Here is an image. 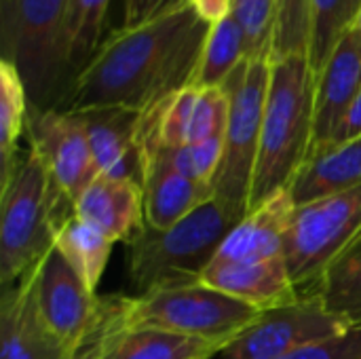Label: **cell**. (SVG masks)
Returning <instances> with one entry per match:
<instances>
[{"instance_id": "21", "label": "cell", "mask_w": 361, "mask_h": 359, "mask_svg": "<svg viewBox=\"0 0 361 359\" xmlns=\"http://www.w3.org/2000/svg\"><path fill=\"white\" fill-rule=\"evenodd\" d=\"M226 343L180 336L152 328H123L118 296L116 322L95 359H212L220 355Z\"/></svg>"}, {"instance_id": "29", "label": "cell", "mask_w": 361, "mask_h": 359, "mask_svg": "<svg viewBox=\"0 0 361 359\" xmlns=\"http://www.w3.org/2000/svg\"><path fill=\"white\" fill-rule=\"evenodd\" d=\"M231 15L243 28L247 40V59L271 57L277 21V0H233Z\"/></svg>"}, {"instance_id": "32", "label": "cell", "mask_w": 361, "mask_h": 359, "mask_svg": "<svg viewBox=\"0 0 361 359\" xmlns=\"http://www.w3.org/2000/svg\"><path fill=\"white\" fill-rule=\"evenodd\" d=\"M186 2L188 0H125V17L121 28H137L184 6Z\"/></svg>"}, {"instance_id": "3", "label": "cell", "mask_w": 361, "mask_h": 359, "mask_svg": "<svg viewBox=\"0 0 361 359\" xmlns=\"http://www.w3.org/2000/svg\"><path fill=\"white\" fill-rule=\"evenodd\" d=\"M241 220L218 199L207 201L171 229L146 222L127 241V273L140 294L199 281L222 241Z\"/></svg>"}, {"instance_id": "7", "label": "cell", "mask_w": 361, "mask_h": 359, "mask_svg": "<svg viewBox=\"0 0 361 359\" xmlns=\"http://www.w3.org/2000/svg\"><path fill=\"white\" fill-rule=\"evenodd\" d=\"M271 68V57L245 59L222 85L228 95V121L222 161L214 180V199L226 205L239 220L250 212Z\"/></svg>"}, {"instance_id": "33", "label": "cell", "mask_w": 361, "mask_h": 359, "mask_svg": "<svg viewBox=\"0 0 361 359\" xmlns=\"http://www.w3.org/2000/svg\"><path fill=\"white\" fill-rule=\"evenodd\" d=\"M361 135V91L357 93V97L353 99L351 108L347 110L336 135L332 142H347V140H355Z\"/></svg>"}, {"instance_id": "10", "label": "cell", "mask_w": 361, "mask_h": 359, "mask_svg": "<svg viewBox=\"0 0 361 359\" xmlns=\"http://www.w3.org/2000/svg\"><path fill=\"white\" fill-rule=\"evenodd\" d=\"M30 148L42 159L57 190L74 199L97 176L87 131L76 112L70 110H30L27 116Z\"/></svg>"}, {"instance_id": "4", "label": "cell", "mask_w": 361, "mask_h": 359, "mask_svg": "<svg viewBox=\"0 0 361 359\" xmlns=\"http://www.w3.org/2000/svg\"><path fill=\"white\" fill-rule=\"evenodd\" d=\"M68 0H0V49L15 66L30 110H66L72 78L63 55Z\"/></svg>"}, {"instance_id": "27", "label": "cell", "mask_w": 361, "mask_h": 359, "mask_svg": "<svg viewBox=\"0 0 361 359\" xmlns=\"http://www.w3.org/2000/svg\"><path fill=\"white\" fill-rule=\"evenodd\" d=\"M361 0H311L309 61L317 74L347 32L357 25Z\"/></svg>"}, {"instance_id": "18", "label": "cell", "mask_w": 361, "mask_h": 359, "mask_svg": "<svg viewBox=\"0 0 361 359\" xmlns=\"http://www.w3.org/2000/svg\"><path fill=\"white\" fill-rule=\"evenodd\" d=\"M294 207L290 188L279 190L252 207L226 235L214 262H262L283 258L286 235Z\"/></svg>"}, {"instance_id": "30", "label": "cell", "mask_w": 361, "mask_h": 359, "mask_svg": "<svg viewBox=\"0 0 361 359\" xmlns=\"http://www.w3.org/2000/svg\"><path fill=\"white\" fill-rule=\"evenodd\" d=\"M283 359H361V328L302 347Z\"/></svg>"}, {"instance_id": "24", "label": "cell", "mask_w": 361, "mask_h": 359, "mask_svg": "<svg viewBox=\"0 0 361 359\" xmlns=\"http://www.w3.org/2000/svg\"><path fill=\"white\" fill-rule=\"evenodd\" d=\"M30 102L25 85L13 63L0 59V186H4L19 161V140L27 127Z\"/></svg>"}, {"instance_id": "9", "label": "cell", "mask_w": 361, "mask_h": 359, "mask_svg": "<svg viewBox=\"0 0 361 359\" xmlns=\"http://www.w3.org/2000/svg\"><path fill=\"white\" fill-rule=\"evenodd\" d=\"M351 328L328 313L317 296L262 311L258 320L235 336L220 359H283L286 355L345 334Z\"/></svg>"}, {"instance_id": "28", "label": "cell", "mask_w": 361, "mask_h": 359, "mask_svg": "<svg viewBox=\"0 0 361 359\" xmlns=\"http://www.w3.org/2000/svg\"><path fill=\"white\" fill-rule=\"evenodd\" d=\"M311 0H277L271 63L290 55H309Z\"/></svg>"}, {"instance_id": "15", "label": "cell", "mask_w": 361, "mask_h": 359, "mask_svg": "<svg viewBox=\"0 0 361 359\" xmlns=\"http://www.w3.org/2000/svg\"><path fill=\"white\" fill-rule=\"evenodd\" d=\"M361 91V32L355 25L343 36L317 74L313 148L330 144ZM311 148V150H313Z\"/></svg>"}, {"instance_id": "16", "label": "cell", "mask_w": 361, "mask_h": 359, "mask_svg": "<svg viewBox=\"0 0 361 359\" xmlns=\"http://www.w3.org/2000/svg\"><path fill=\"white\" fill-rule=\"evenodd\" d=\"M199 284L228 294L258 311L294 305L302 298L283 258L262 262H212L199 275Z\"/></svg>"}, {"instance_id": "11", "label": "cell", "mask_w": 361, "mask_h": 359, "mask_svg": "<svg viewBox=\"0 0 361 359\" xmlns=\"http://www.w3.org/2000/svg\"><path fill=\"white\" fill-rule=\"evenodd\" d=\"M228 121V95L222 87L188 85L142 112L140 138L163 146H192L222 138Z\"/></svg>"}, {"instance_id": "26", "label": "cell", "mask_w": 361, "mask_h": 359, "mask_svg": "<svg viewBox=\"0 0 361 359\" xmlns=\"http://www.w3.org/2000/svg\"><path fill=\"white\" fill-rule=\"evenodd\" d=\"M247 59V40L239 21L228 15L209 25L201 63L195 76L197 87H222L224 80Z\"/></svg>"}, {"instance_id": "5", "label": "cell", "mask_w": 361, "mask_h": 359, "mask_svg": "<svg viewBox=\"0 0 361 359\" xmlns=\"http://www.w3.org/2000/svg\"><path fill=\"white\" fill-rule=\"evenodd\" d=\"M72 203L53 184L42 159L27 146L11 180L0 186V284L13 288L51 250L53 231Z\"/></svg>"}, {"instance_id": "34", "label": "cell", "mask_w": 361, "mask_h": 359, "mask_svg": "<svg viewBox=\"0 0 361 359\" xmlns=\"http://www.w3.org/2000/svg\"><path fill=\"white\" fill-rule=\"evenodd\" d=\"M357 28H360V32H361V13H360V19H357Z\"/></svg>"}, {"instance_id": "20", "label": "cell", "mask_w": 361, "mask_h": 359, "mask_svg": "<svg viewBox=\"0 0 361 359\" xmlns=\"http://www.w3.org/2000/svg\"><path fill=\"white\" fill-rule=\"evenodd\" d=\"M357 186H361V135L313 148L290 184V193L294 205H305Z\"/></svg>"}, {"instance_id": "14", "label": "cell", "mask_w": 361, "mask_h": 359, "mask_svg": "<svg viewBox=\"0 0 361 359\" xmlns=\"http://www.w3.org/2000/svg\"><path fill=\"white\" fill-rule=\"evenodd\" d=\"M76 114L87 131L97 176L127 178L142 184V112L121 106H106L78 110Z\"/></svg>"}, {"instance_id": "19", "label": "cell", "mask_w": 361, "mask_h": 359, "mask_svg": "<svg viewBox=\"0 0 361 359\" xmlns=\"http://www.w3.org/2000/svg\"><path fill=\"white\" fill-rule=\"evenodd\" d=\"M72 214L102 231L110 241H129L144 220V188L135 180L95 176L74 199Z\"/></svg>"}, {"instance_id": "31", "label": "cell", "mask_w": 361, "mask_h": 359, "mask_svg": "<svg viewBox=\"0 0 361 359\" xmlns=\"http://www.w3.org/2000/svg\"><path fill=\"white\" fill-rule=\"evenodd\" d=\"M116 303H118V296H106L102 298V315L95 324V328L89 332V336L80 343V347L76 349L74 359H95L108 332L112 330L114 322H116Z\"/></svg>"}, {"instance_id": "6", "label": "cell", "mask_w": 361, "mask_h": 359, "mask_svg": "<svg viewBox=\"0 0 361 359\" xmlns=\"http://www.w3.org/2000/svg\"><path fill=\"white\" fill-rule=\"evenodd\" d=\"M262 311L199 281L121 296L123 328H152L180 336L231 343Z\"/></svg>"}, {"instance_id": "13", "label": "cell", "mask_w": 361, "mask_h": 359, "mask_svg": "<svg viewBox=\"0 0 361 359\" xmlns=\"http://www.w3.org/2000/svg\"><path fill=\"white\" fill-rule=\"evenodd\" d=\"M42 260L2 292L0 359H74L76 351L63 345L38 313L36 286Z\"/></svg>"}, {"instance_id": "17", "label": "cell", "mask_w": 361, "mask_h": 359, "mask_svg": "<svg viewBox=\"0 0 361 359\" xmlns=\"http://www.w3.org/2000/svg\"><path fill=\"white\" fill-rule=\"evenodd\" d=\"M144 220L152 229H171L188 214L214 199L209 186L197 184L178 174L152 146H140Z\"/></svg>"}, {"instance_id": "23", "label": "cell", "mask_w": 361, "mask_h": 359, "mask_svg": "<svg viewBox=\"0 0 361 359\" xmlns=\"http://www.w3.org/2000/svg\"><path fill=\"white\" fill-rule=\"evenodd\" d=\"M112 0H68L63 17V55L72 83L104 44V23ZM74 87V85H72Z\"/></svg>"}, {"instance_id": "22", "label": "cell", "mask_w": 361, "mask_h": 359, "mask_svg": "<svg viewBox=\"0 0 361 359\" xmlns=\"http://www.w3.org/2000/svg\"><path fill=\"white\" fill-rule=\"evenodd\" d=\"M112 245L114 241L74 214L61 216L53 231V248L66 258V262L78 273L93 294L97 292L106 271Z\"/></svg>"}, {"instance_id": "25", "label": "cell", "mask_w": 361, "mask_h": 359, "mask_svg": "<svg viewBox=\"0 0 361 359\" xmlns=\"http://www.w3.org/2000/svg\"><path fill=\"white\" fill-rule=\"evenodd\" d=\"M315 296L351 330L361 328V241L326 271Z\"/></svg>"}, {"instance_id": "1", "label": "cell", "mask_w": 361, "mask_h": 359, "mask_svg": "<svg viewBox=\"0 0 361 359\" xmlns=\"http://www.w3.org/2000/svg\"><path fill=\"white\" fill-rule=\"evenodd\" d=\"M207 32L209 23L197 15L190 0L137 28L116 30L78 74L66 110H150L195 83Z\"/></svg>"}, {"instance_id": "2", "label": "cell", "mask_w": 361, "mask_h": 359, "mask_svg": "<svg viewBox=\"0 0 361 359\" xmlns=\"http://www.w3.org/2000/svg\"><path fill=\"white\" fill-rule=\"evenodd\" d=\"M317 78L309 55L273 61L250 209L290 188L313 148Z\"/></svg>"}, {"instance_id": "12", "label": "cell", "mask_w": 361, "mask_h": 359, "mask_svg": "<svg viewBox=\"0 0 361 359\" xmlns=\"http://www.w3.org/2000/svg\"><path fill=\"white\" fill-rule=\"evenodd\" d=\"M36 303L44 326L74 351L102 315V298L85 286L55 248L40 264Z\"/></svg>"}, {"instance_id": "8", "label": "cell", "mask_w": 361, "mask_h": 359, "mask_svg": "<svg viewBox=\"0 0 361 359\" xmlns=\"http://www.w3.org/2000/svg\"><path fill=\"white\" fill-rule=\"evenodd\" d=\"M361 241V186L296 205L283 260L302 298H313L326 271Z\"/></svg>"}]
</instances>
